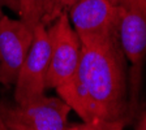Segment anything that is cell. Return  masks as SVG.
Listing matches in <instances>:
<instances>
[{
	"label": "cell",
	"mask_w": 146,
	"mask_h": 130,
	"mask_svg": "<svg viewBox=\"0 0 146 130\" xmlns=\"http://www.w3.org/2000/svg\"><path fill=\"white\" fill-rule=\"evenodd\" d=\"M81 55L73 77L56 87L59 96L84 122L131 121L134 104L128 63L117 36L80 38Z\"/></svg>",
	"instance_id": "1"
},
{
	"label": "cell",
	"mask_w": 146,
	"mask_h": 130,
	"mask_svg": "<svg viewBox=\"0 0 146 130\" xmlns=\"http://www.w3.org/2000/svg\"><path fill=\"white\" fill-rule=\"evenodd\" d=\"M116 8L117 38L132 65L131 94L136 104V87L146 59V0H111Z\"/></svg>",
	"instance_id": "2"
},
{
	"label": "cell",
	"mask_w": 146,
	"mask_h": 130,
	"mask_svg": "<svg viewBox=\"0 0 146 130\" xmlns=\"http://www.w3.org/2000/svg\"><path fill=\"white\" fill-rule=\"evenodd\" d=\"M70 107L61 98L43 96L26 103H0V117L9 130H64Z\"/></svg>",
	"instance_id": "3"
},
{
	"label": "cell",
	"mask_w": 146,
	"mask_h": 130,
	"mask_svg": "<svg viewBox=\"0 0 146 130\" xmlns=\"http://www.w3.org/2000/svg\"><path fill=\"white\" fill-rule=\"evenodd\" d=\"M50 60L46 74V88H56L73 77L78 67L81 40L69 21L68 13L59 16L47 26Z\"/></svg>",
	"instance_id": "4"
},
{
	"label": "cell",
	"mask_w": 146,
	"mask_h": 130,
	"mask_svg": "<svg viewBox=\"0 0 146 130\" xmlns=\"http://www.w3.org/2000/svg\"><path fill=\"white\" fill-rule=\"evenodd\" d=\"M50 60V40L47 27L38 24L26 59L15 83V102L26 103L44 95L46 74Z\"/></svg>",
	"instance_id": "5"
},
{
	"label": "cell",
	"mask_w": 146,
	"mask_h": 130,
	"mask_svg": "<svg viewBox=\"0 0 146 130\" xmlns=\"http://www.w3.org/2000/svg\"><path fill=\"white\" fill-rule=\"evenodd\" d=\"M34 31L21 20L0 13V83L12 86L31 47Z\"/></svg>",
	"instance_id": "6"
},
{
	"label": "cell",
	"mask_w": 146,
	"mask_h": 130,
	"mask_svg": "<svg viewBox=\"0 0 146 130\" xmlns=\"http://www.w3.org/2000/svg\"><path fill=\"white\" fill-rule=\"evenodd\" d=\"M68 17L78 38L117 36L116 8L111 0H78Z\"/></svg>",
	"instance_id": "7"
},
{
	"label": "cell",
	"mask_w": 146,
	"mask_h": 130,
	"mask_svg": "<svg viewBox=\"0 0 146 130\" xmlns=\"http://www.w3.org/2000/svg\"><path fill=\"white\" fill-rule=\"evenodd\" d=\"M78 0H42L39 22L43 26H50L59 16L68 13Z\"/></svg>",
	"instance_id": "8"
},
{
	"label": "cell",
	"mask_w": 146,
	"mask_h": 130,
	"mask_svg": "<svg viewBox=\"0 0 146 130\" xmlns=\"http://www.w3.org/2000/svg\"><path fill=\"white\" fill-rule=\"evenodd\" d=\"M18 3H20V11H18L20 20L34 31L35 26L39 24L42 0H18Z\"/></svg>",
	"instance_id": "9"
},
{
	"label": "cell",
	"mask_w": 146,
	"mask_h": 130,
	"mask_svg": "<svg viewBox=\"0 0 146 130\" xmlns=\"http://www.w3.org/2000/svg\"><path fill=\"white\" fill-rule=\"evenodd\" d=\"M128 121L116 120V121H106V120H95V121L82 122L76 125V130H123Z\"/></svg>",
	"instance_id": "10"
},
{
	"label": "cell",
	"mask_w": 146,
	"mask_h": 130,
	"mask_svg": "<svg viewBox=\"0 0 146 130\" xmlns=\"http://www.w3.org/2000/svg\"><path fill=\"white\" fill-rule=\"evenodd\" d=\"M1 7H8L9 9L15 11L16 13H18L20 11V3L18 0H0V8Z\"/></svg>",
	"instance_id": "11"
},
{
	"label": "cell",
	"mask_w": 146,
	"mask_h": 130,
	"mask_svg": "<svg viewBox=\"0 0 146 130\" xmlns=\"http://www.w3.org/2000/svg\"><path fill=\"white\" fill-rule=\"evenodd\" d=\"M136 130H146V112L138 120V125H137Z\"/></svg>",
	"instance_id": "12"
},
{
	"label": "cell",
	"mask_w": 146,
	"mask_h": 130,
	"mask_svg": "<svg viewBox=\"0 0 146 130\" xmlns=\"http://www.w3.org/2000/svg\"><path fill=\"white\" fill-rule=\"evenodd\" d=\"M0 130H9L8 127H7V125L4 124V121L1 120V117H0Z\"/></svg>",
	"instance_id": "13"
},
{
	"label": "cell",
	"mask_w": 146,
	"mask_h": 130,
	"mask_svg": "<svg viewBox=\"0 0 146 130\" xmlns=\"http://www.w3.org/2000/svg\"><path fill=\"white\" fill-rule=\"evenodd\" d=\"M64 130H76V125H72V126H67Z\"/></svg>",
	"instance_id": "14"
}]
</instances>
